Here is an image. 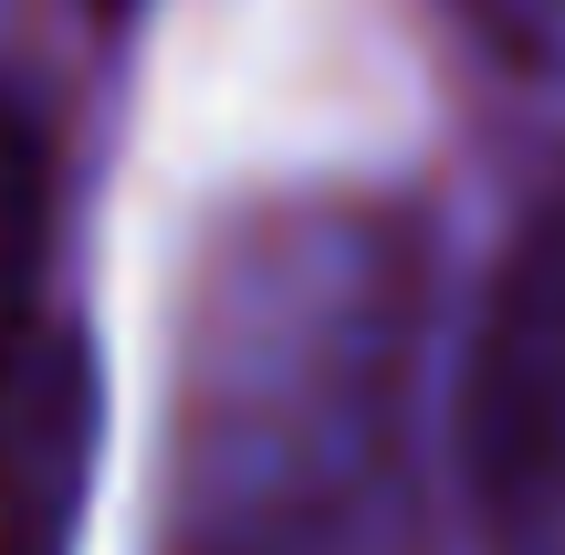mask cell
Segmentation results:
<instances>
[{
	"label": "cell",
	"mask_w": 565,
	"mask_h": 555,
	"mask_svg": "<svg viewBox=\"0 0 565 555\" xmlns=\"http://www.w3.org/2000/svg\"><path fill=\"white\" fill-rule=\"evenodd\" d=\"M471 461L513 555H565V221H545L503 273L471 388Z\"/></svg>",
	"instance_id": "cell-1"
},
{
	"label": "cell",
	"mask_w": 565,
	"mask_h": 555,
	"mask_svg": "<svg viewBox=\"0 0 565 555\" xmlns=\"http://www.w3.org/2000/svg\"><path fill=\"white\" fill-rule=\"evenodd\" d=\"M84 451H95L84 335L0 293V555H74Z\"/></svg>",
	"instance_id": "cell-2"
},
{
	"label": "cell",
	"mask_w": 565,
	"mask_h": 555,
	"mask_svg": "<svg viewBox=\"0 0 565 555\" xmlns=\"http://www.w3.org/2000/svg\"><path fill=\"white\" fill-rule=\"evenodd\" d=\"M482 21V42H503L524 74H555L565 84V0H461Z\"/></svg>",
	"instance_id": "cell-3"
}]
</instances>
